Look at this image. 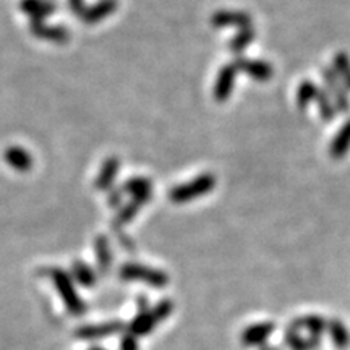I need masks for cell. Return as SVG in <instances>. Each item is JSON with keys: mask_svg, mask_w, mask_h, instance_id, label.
<instances>
[{"mask_svg": "<svg viewBox=\"0 0 350 350\" xmlns=\"http://www.w3.org/2000/svg\"><path fill=\"white\" fill-rule=\"evenodd\" d=\"M216 175L211 172L201 174L198 177L190 180L188 183H183V185H177L174 187L172 190L169 191V200L172 203H187V201L196 200L200 196L208 195L209 191L214 190L216 187Z\"/></svg>", "mask_w": 350, "mask_h": 350, "instance_id": "1", "label": "cell"}, {"mask_svg": "<svg viewBox=\"0 0 350 350\" xmlns=\"http://www.w3.org/2000/svg\"><path fill=\"white\" fill-rule=\"evenodd\" d=\"M321 77L325 81L326 88L325 90L329 94V98L334 104L336 111L340 113H349L350 112V98L347 88L344 86V83L340 81V78L336 75V72L331 67H323L321 68Z\"/></svg>", "mask_w": 350, "mask_h": 350, "instance_id": "2", "label": "cell"}, {"mask_svg": "<svg viewBox=\"0 0 350 350\" xmlns=\"http://www.w3.org/2000/svg\"><path fill=\"white\" fill-rule=\"evenodd\" d=\"M122 278L125 279H142V281L148 282L151 287L163 288L167 286L169 275L163 273V271L146 268L142 265H125L122 268Z\"/></svg>", "mask_w": 350, "mask_h": 350, "instance_id": "3", "label": "cell"}, {"mask_svg": "<svg viewBox=\"0 0 350 350\" xmlns=\"http://www.w3.org/2000/svg\"><path fill=\"white\" fill-rule=\"evenodd\" d=\"M237 67L239 72L247 73L248 77H252L255 81L266 83L269 81L274 75V68L271 67L268 62L258 59H248L243 55H235V60L232 62Z\"/></svg>", "mask_w": 350, "mask_h": 350, "instance_id": "4", "label": "cell"}, {"mask_svg": "<svg viewBox=\"0 0 350 350\" xmlns=\"http://www.w3.org/2000/svg\"><path fill=\"white\" fill-rule=\"evenodd\" d=\"M213 28H248L253 26V18L250 13L242 10H217L211 16Z\"/></svg>", "mask_w": 350, "mask_h": 350, "instance_id": "5", "label": "cell"}, {"mask_svg": "<svg viewBox=\"0 0 350 350\" xmlns=\"http://www.w3.org/2000/svg\"><path fill=\"white\" fill-rule=\"evenodd\" d=\"M239 70L234 64H226L219 68L216 83H214V99L217 103H224L230 98L232 91H234L235 80H237Z\"/></svg>", "mask_w": 350, "mask_h": 350, "instance_id": "6", "label": "cell"}, {"mask_svg": "<svg viewBox=\"0 0 350 350\" xmlns=\"http://www.w3.org/2000/svg\"><path fill=\"white\" fill-rule=\"evenodd\" d=\"M29 31L33 36L42 41H49L54 44H65L70 39V31L62 25H47L46 21H31Z\"/></svg>", "mask_w": 350, "mask_h": 350, "instance_id": "7", "label": "cell"}, {"mask_svg": "<svg viewBox=\"0 0 350 350\" xmlns=\"http://www.w3.org/2000/svg\"><path fill=\"white\" fill-rule=\"evenodd\" d=\"M119 8V0H99L94 5L85 8L80 18L86 25H96L99 21L109 18Z\"/></svg>", "mask_w": 350, "mask_h": 350, "instance_id": "8", "label": "cell"}, {"mask_svg": "<svg viewBox=\"0 0 350 350\" xmlns=\"http://www.w3.org/2000/svg\"><path fill=\"white\" fill-rule=\"evenodd\" d=\"M20 8L31 21H44L54 15L57 5L52 0H21Z\"/></svg>", "mask_w": 350, "mask_h": 350, "instance_id": "9", "label": "cell"}, {"mask_svg": "<svg viewBox=\"0 0 350 350\" xmlns=\"http://www.w3.org/2000/svg\"><path fill=\"white\" fill-rule=\"evenodd\" d=\"M274 329H275L274 323H256V325L243 329L240 340H242V344L247 345V347L261 345L268 340V338L273 334Z\"/></svg>", "mask_w": 350, "mask_h": 350, "instance_id": "10", "label": "cell"}, {"mask_svg": "<svg viewBox=\"0 0 350 350\" xmlns=\"http://www.w3.org/2000/svg\"><path fill=\"white\" fill-rule=\"evenodd\" d=\"M124 193L131 195L133 200H139L143 203H150L152 198V182L148 177L129 178L122 187Z\"/></svg>", "mask_w": 350, "mask_h": 350, "instance_id": "11", "label": "cell"}, {"mask_svg": "<svg viewBox=\"0 0 350 350\" xmlns=\"http://www.w3.org/2000/svg\"><path fill=\"white\" fill-rule=\"evenodd\" d=\"M3 157H5V163L12 169L18 170V172H29L33 169L34 161L31 152L20 146L7 148L5 152H3Z\"/></svg>", "mask_w": 350, "mask_h": 350, "instance_id": "12", "label": "cell"}, {"mask_svg": "<svg viewBox=\"0 0 350 350\" xmlns=\"http://www.w3.org/2000/svg\"><path fill=\"white\" fill-rule=\"evenodd\" d=\"M120 170V159L117 156H111L104 161L103 167H100L98 177H96V188L98 190H109L113 185V180L119 175Z\"/></svg>", "mask_w": 350, "mask_h": 350, "instance_id": "13", "label": "cell"}, {"mask_svg": "<svg viewBox=\"0 0 350 350\" xmlns=\"http://www.w3.org/2000/svg\"><path fill=\"white\" fill-rule=\"evenodd\" d=\"M350 150V119L340 126V130L332 138L329 146V156L334 161L342 159Z\"/></svg>", "mask_w": 350, "mask_h": 350, "instance_id": "14", "label": "cell"}, {"mask_svg": "<svg viewBox=\"0 0 350 350\" xmlns=\"http://www.w3.org/2000/svg\"><path fill=\"white\" fill-rule=\"evenodd\" d=\"M327 327V321L323 317L318 314H306V317H300L292 321L291 329H305L312 336H321Z\"/></svg>", "mask_w": 350, "mask_h": 350, "instance_id": "15", "label": "cell"}, {"mask_svg": "<svg viewBox=\"0 0 350 350\" xmlns=\"http://www.w3.org/2000/svg\"><path fill=\"white\" fill-rule=\"evenodd\" d=\"M327 331H329L331 340L332 344L336 345L338 349H347L350 345V334L347 331V327L344 326V323L340 319H329L327 321Z\"/></svg>", "mask_w": 350, "mask_h": 350, "instance_id": "16", "label": "cell"}, {"mask_svg": "<svg viewBox=\"0 0 350 350\" xmlns=\"http://www.w3.org/2000/svg\"><path fill=\"white\" fill-rule=\"evenodd\" d=\"M253 39H255V29H253V26L239 29L237 34L230 39L229 49L234 55H242V52L247 49L248 46H250V44L253 42Z\"/></svg>", "mask_w": 350, "mask_h": 350, "instance_id": "17", "label": "cell"}, {"mask_svg": "<svg viewBox=\"0 0 350 350\" xmlns=\"http://www.w3.org/2000/svg\"><path fill=\"white\" fill-rule=\"evenodd\" d=\"M286 344L292 350H314L319 345L318 336H312L310 339L301 338V336L295 329H291L286 332Z\"/></svg>", "mask_w": 350, "mask_h": 350, "instance_id": "18", "label": "cell"}, {"mask_svg": "<svg viewBox=\"0 0 350 350\" xmlns=\"http://www.w3.org/2000/svg\"><path fill=\"white\" fill-rule=\"evenodd\" d=\"M319 86L317 83L305 80L300 83L299 90H297V106H299L300 111H305L306 107L312 104V100H317Z\"/></svg>", "mask_w": 350, "mask_h": 350, "instance_id": "19", "label": "cell"}, {"mask_svg": "<svg viewBox=\"0 0 350 350\" xmlns=\"http://www.w3.org/2000/svg\"><path fill=\"white\" fill-rule=\"evenodd\" d=\"M317 104H318L319 117H321L323 122L329 124V122L334 120V117H336V113H338V111H336L334 104H332L329 94H327V91L325 90V88H319V90H318Z\"/></svg>", "mask_w": 350, "mask_h": 350, "instance_id": "20", "label": "cell"}, {"mask_svg": "<svg viewBox=\"0 0 350 350\" xmlns=\"http://www.w3.org/2000/svg\"><path fill=\"white\" fill-rule=\"evenodd\" d=\"M144 204L146 203H143V201L131 198L130 203L124 204V206L117 211V216H116V219H113V226L122 227V226L129 224V222L133 221V217L137 216L138 211L144 206Z\"/></svg>", "mask_w": 350, "mask_h": 350, "instance_id": "21", "label": "cell"}, {"mask_svg": "<svg viewBox=\"0 0 350 350\" xmlns=\"http://www.w3.org/2000/svg\"><path fill=\"white\" fill-rule=\"evenodd\" d=\"M332 70L340 78L344 86L350 90V57L345 52H338L332 59Z\"/></svg>", "mask_w": 350, "mask_h": 350, "instance_id": "22", "label": "cell"}, {"mask_svg": "<svg viewBox=\"0 0 350 350\" xmlns=\"http://www.w3.org/2000/svg\"><path fill=\"white\" fill-rule=\"evenodd\" d=\"M96 250H98L100 265H109V261H111V253H109V243L106 239H98V242H96Z\"/></svg>", "mask_w": 350, "mask_h": 350, "instance_id": "23", "label": "cell"}, {"mask_svg": "<svg viewBox=\"0 0 350 350\" xmlns=\"http://www.w3.org/2000/svg\"><path fill=\"white\" fill-rule=\"evenodd\" d=\"M70 10L75 13L77 16H81L83 12H85V0H68Z\"/></svg>", "mask_w": 350, "mask_h": 350, "instance_id": "24", "label": "cell"}, {"mask_svg": "<svg viewBox=\"0 0 350 350\" xmlns=\"http://www.w3.org/2000/svg\"><path fill=\"white\" fill-rule=\"evenodd\" d=\"M122 193H124V191H122V190L112 191V195L109 196V204H111V206H113V208L120 206V203H122Z\"/></svg>", "mask_w": 350, "mask_h": 350, "instance_id": "25", "label": "cell"}, {"mask_svg": "<svg viewBox=\"0 0 350 350\" xmlns=\"http://www.w3.org/2000/svg\"><path fill=\"white\" fill-rule=\"evenodd\" d=\"M261 350H275V349L274 347H262Z\"/></svg>", "mask_w": 350, "mask_h": 350, "instance_id": "26", "label": "cell"}]
</instances>
